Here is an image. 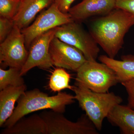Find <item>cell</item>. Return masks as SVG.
<instances>
[{
  "mask_svg": "<svg viewBox=\"0 0 134 134\" xmlns=\"http://www.w3.org/2000/svg\"><path fill=\"white\" fill-rule=\"evenodd\" d=\"M134 25V16L116 8L92 23L90 32L109 58L114 59L124 44V38Z\"/></svg>",
  "mask_w": 134,
  "mask_h": 134,
  "instance_id": "6da1fadb",
  "label": "cell"
},
{
  "mask_svg": "<svg viewBox=\"0 0 134 134\" xmlns=\"http://www.w3.org/2000/svg\"><path fill=\"white\" fill-rule=\"evenodd\" d=\"M75 100L74 96L66 92H60L55 96H49L37 88L26 91L18 99L12 115L2 127H11L25 115L39 110L50 109L63 113L66 106L74 103Z\"/></svg>",
  "mask_w": 134,
  "mask_h": 134,
  "instance_id": "7a4b0ae2",
  "label": "cell"
},
{
  "mask_svg": "<svg viewBox=\"0 0 134 134\" xmlns=\"http://www.w3.org/2000/svg\"><path fill=\"white\" fill-rule=\"evenodd\" d=\"M72 90L79 106L98 131L102 129L104 120L107 118L110 111L122 102L121 97L113 92H95L77 84L72 86Z\"/></svg>",
  "mask_w": 134,
  "mask_h": 134,
  "instance_id": "3957f363",
  "label": "cell"
},
{
  "mask_svg": "<svg viewBox=\"0 0 134 134\" xmlns=\"http://www.w3.org/2000/svg\"><path fill=\"white\" fill-rule=\"evenodd\" d=\"M76 73L75 83L95 92H108L111 87L119 83L114 70L104 63L96 60H87Z\"/></svg>",
  "mask_w": 134,
  "mask_h": 134,
  "instance_id": "277c9868",
  "label": "cell"
},
{
  "mask_svg": "<svg viewBox=\"0 0 134 134\" xmlns=\"http://www.w3.org/2000/svg\"><path fill=\"white\" fill-rule=\"evenodd\" d=\"M55 30V37L79 49L87 60H96L100 51L98 44L79 22L72 21L56 27Z\"/></svg>",
  "mask_w": 134,
  "mask_h": 134,
  "instance_id": "5b68a950",
  "label": "cell"
},
{
  "mask_svg": "<svg viewBox=\"0 0 134 134\" xmlns=\"http://www.w3.org/2000/svg\"><path fill=\"white\" fill-rule=\"evenodd\" d=\"M62 113L53 110L40 113L47 126V134H98V130L86 114L76 122L68 120Z\"/></svg>",
  "mask_w": 134,
  "mask_h": 134,
  "instance_id": "8992f818",
  "label": "cell"
},
{
  "mask_svg": "<svg viewBox=\"0 0 134 134\" xmlns=\"http://www.w3.org/2000/svg\"><path fill=\"white\" fill-rule=\"evenodd\" d=\"M73 21L69 13H63L53 3L39 15L32 24L21 30L24 35L26 49L29 50L32 43L39 36Z\"/></svg>",
  "mask_w": 134,
  "mask_h": 134,
  "instance_id": "52a82bcc",
  "label": "cell"
},
{
  "mask_svg": "<svg viewBox=\"0 0 134 134\" xmlns=\"http://www.w3.org/2000/svg\"><path fill=\"white\" fill-rule=\"evenodd\" d=\"M29 52L25 45L24 35L15 25L9 35L0 44L1 65L21 70L26 62Z\"/></svg>",
  "mask_w": 134,
  "mask_h": 134,
  "instance_id": "ba28073f",
  "label": "cell"
},
{
  "mask_svg": "<svg viewBox=\"0 0 134 134\" xmlns=\"http://www.w3.org/2000/svg\"><path fill=\"white\" fill-rule=\"evenodd\" d=\"M49 53L53 66L75 72L87 60L79 49L55 37L50 43Z\"/></svg>",
  "mask_w": 134,
  "mask_h": 134,
  "instance_id": "9c48e42d",
  "label": "cell"
},
{
  "mask_svg": "<svg viewBox=\"0 0 134 134\" xmlns=\"http://www.w3.org/2000/svg\"><path fill=\"white\" fill-rule=\"evenodd\" d=\"M55 28L52 29L39 36L32 43L28 58L21 69L22 76L35 67L46 69L53 66L50 58L49 47L55 37Z\"/></svg>",
  "mask_w": 134,
  "mask_h": 134,
  "instance_id": "30bf717a",
  "label": "cell"
},
{
  "mask_svg": "<svg viewBox=\"0 0 134 134\" xmlns=\"http://www.w3.org/2000/svg\"><path fill=\"white\" fill-rule=\"evenodd\" d=\"M117 0H82L70 8L69 14L73 21L79 22L97 15H104L116 8Z\"/></svg>",
  "mask_w": 134,
  "mask_h": 134,
  "instance_id": "8fae6325",
  "label": "cell"
},
{
  "mask_svg": "<svg viewBox=\"0 0 134 134\" xmlns=\"http://www.w3.org/2000/svg\"><path fill=\"white\" fill-rule=\"evenodd\" d=\"M54 0H22L19 9L13 20L15 25L21 30L26 28L36 15L52 4Z\"/></svg>",
  "mask_w": 134,
  "mask_h": 134,
  "instance_id": "7c38bea8",
  "label": "cell"
},
{
  "mask_svg": "<svg viewBox=\"0 0 134 134\" xmlns=\"http://www.w3.org/2000/svg\"><path fill=\"white\" fill-rule=\"evenodd\" d=\"M1 134H47V126L40 115L23 117L11 127L4 128Z\"/></svg>",
  "mask_w": 134,
  "mask_h": 134,
  "instance_id": "4fadbf2b",
  "label": "cell"
},
{
  "mask_svg": "<svg viewBox=\"0 0 134 134\" xmlns=\"http://www.w3.org/2000/svg\"><path fill=\"white\" fill-rule=\"evenodd\" d=\"M26 89L25 84L19 86H8L0 91V127L12 115L15 103Z\"/></svg>",
  "mask_w": 134,
  "mask_h": 134,
  "instance_id": "5bb4252c",
  "label": "cell"
},
{
  "mask_svg": "<svg viewBox=\"0 0 134 134\" xmlns=\"http://www.w3.org/2000/svg\"><path fill=\"white\" fill-rule=\"evenodd\" d=\"M107 118L111 125L119 128L121 134H134V110L127 105H115Z\"/></svg>",
  "mask_w": 134,
  "mask_h": 134,
  "instance_id": "9a60e30c",
  "label": "cell"
},
{
  "mask_svg": "<svg viewBox=\"0 0 134 134\" xmlns=\"http://www.w3.org/2000/svg\"><path fill=\"white\" fill-rule=\"evenodd\" d=\"M98 59L114 70L118 82H123L134 78V55H123L121 60L109 58L106 55H101Z\"/></svg>",
  "mask_w": 134,
  "mask_h": 134,
  "instance_id": "2e32d148",
  "label": "cell"
},
{
  "mask_svg": "<svg viewBox=\"0 0 134 134\" xmlns=\"http://www.w3.org/2000/svg\"><path fill=\"white\" fill-rule=\"evenodd\" d=\"M70 80V75L63 68H59L52 73L48 85L54 92H60L66 89L72 90V86L69 84Z\"/></svg>",
  "mask_w": 134,
  "mask_h": 134,
  "instance_id": "e0dca14e",
  "label": "cell"
},
{
  "mask_svg": "<svg viewBox=\"0 0 134 134\" xmlns=\"http://www.w3.org/2000/svg\"><path fill=\"white\" fill-rule=\"evenodd\" d=\"M21 70L9 68L5 70L0 68V91L8 86H19L25 84L24 79L21 74Z\"/></svg>",
  "mask_w": 134,
  "mask_h": 134,
  "instance_id": "ac0fdd59",
  "label": "cell"
},
{
  "mask_svg": "<svg viewBox=\"0 0 134 134\" xmlns=\"http://www.w3.org/2000/svg\"><path fill=\"white\" fill-rule=\"evenodd\" d=\"M22 0H0V17L13 19L16 14Z\"/></svg>",
  "mask_w": 134,
  "mask_h": 134,
  "instance_id": "d6986e66",
  "label": "cell"
},
{
  "mask_svg": "<svg viewBox=\"0 0 134 134\" xmlns=\"http://www.w3.org/2000/svg\"><path fill=\"white\" fill-rule=\"evenodd\" d=\"M15 24L13 19L0 17V42L2 43L12 31Z\"/></svg>",
  "mask_w": 134,
  "mask_h": 134,
  "instance_id": "ffe728a7",
  "label": "cell"
},
{
  "mask_svg": "<svg viewBox=\"0 0 134 134\" xmlns=\"http://www.w3.org/2000/svg\"><path fill=\"white\" fill-rule=\"evenodd\" d=\"M128 94V106L134 110V78L121 83Z\"/></svg>",
  "mask_w": 134,
  "mask_h": 134,
  "instance_id": "44dd1931",
  "label": "cell"
},
{
  "mask_svg": "<svg viewBox=\"0 0 134 134\" xmlns=\"http://www.w3.org/2000/svg\"><path fill=\"white\" fill-rule=\"evenodd\" d=\"M116 8L125 10L134 16V0H117Z\"/></svg>",
  "mask_w": 134,
  "mask_h": 134,
  "instance_id": "7402d4cb",
  "label": "cell"
},
{
  "mask_svg": "<svg viewBox=\"0 0 134 134\" xmlns=\"http://www.w3.org/2000/svg\"><path fill=\"white\" fill-rule=\"evenodd\" d=\"M75 0H54V3L63 13H68L71 5Z\"/></svg>",
  "mask_w": 134,
  "mask_h": 134,
  "instance_id": "603a6c76",
  "label": "cell"
}]
</instances>
